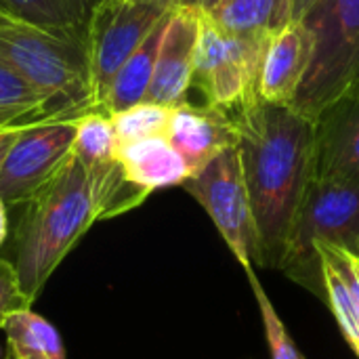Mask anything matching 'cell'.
I'll return each mask as SVG.
<instances>
[{
	"mask_svg": "<svg viewBox=\"0 0 359 359\" xmlns=\"http://www.w3.org/2000/svg\"><path fill=\"white\" fill-rule=\"evenodd\" d=\"M236 111V147L255 225L252 261L280 269L294 215L313 179L316 126L292 107L259 97Z\"/></svg>",
	"mask_w": 359,
	"mask_h": 359,
	"instance_id": "6da1fadb",
	"label": "cell"
},
{
	"mask_svg": "<svg viewBox=\"0 0 359 359\" xmlns=\"http://www.w3.org/2000/svg\"><path fill=\"white\" fill-rule=\"evenodd\" d=\"M149 194L126 179L118 160L88 166L74 154L25 204L13 233V267L34 303L59 263L95 221L118 217Z\"/></svg>",
	"mask_w": 359,
	"mask_h": 359,
	"instance_id": "7a4b0ae2",
	"label": "cell"
},
{
	"mask_svg": "<svg viewBox=\"0 0 359 359\" xmlns=\"http://www.w3.org/2000/svg\"><path fill=\"white\" fill-rule=\"evenodd\" d=\"M0 57L42 97L50 120L95 109L84 34H59L23 21L0 23Z\"/></svg>",
	"mask_w": 359,
	"mask_h": 359,
	"instance_id": "3957f363",
	"label": "cell"
},
{
	"mask_svg": "<svg viewBox=\"0 0 359 359\" xmlns=\"http://www.w3.org/2000/svg\"><path fill=\"white\" fill-rule=\"evenodd\" d=\"M359 255V185L313 177L294 215L280 271L326 303L322 261L316 246Z\"/></svg>",
	"mask_w": 359,
	"mask_h": 359,
	"instance_id": "277c9868",
	"label": "cell"
},
{
	"mask_svg": "<svg viewBox=\"0 0 359 359\" xmlns=\"http://www.w3.org/2000/svg\"><path fill=\"white\" fill-rule=\"evenodd\" d=\"M299 19L313 36V53L292 109L313 122L355 80L359 69V0H313Z\"/></svg>",
	"mask_w": 359,
	"mask_h": 359,
	"instance_id": "5b68a950",
	"label": "cell"
},
{
	"mask_svg": "<svg viewBox=\"0 0 359 359\" xmlns=\"http://www.w3.org/2000/svg\"><path fill=\"white\" fill-rule=\"evenodd\" d=\"M170 8L168 0L93 2L84 27V46L95 109H101V103L126 59L143 44L149 32Z\"/></svg>",
	"mask_w": 359,
	"mask_h": 359,
	"instance_id": "8992f818",
	"label": "cell"
},
{
	"mask_svg": "<svg viewBox=\"0 0 359 359\" xmlns=\"http://www.w3.org/2000/svg\"><path fill=\"white\" fill-rule=\"evenodd\" d=\"M267 40L227 34L200 11L191 86L204 95L206 105L231 111L259 97L257 82Z\"/></svg>",
	"mask_w": 359,
	"mask_h": 359,
	"instance_id": "52a82bcc",
	"label": "cell"
},
{
	"mask_svg": "<svg viewBox=\"0 0 359 359\" xmlns=\"http://www.w3.org/2000/svg\"><path fill=\"white\" fill-rule=\"evenodd\" d=\"M181 187L206 210L244 271L250 269L255 255V225L238 147H227L215 156Z\"/></svg>",
	"mask_w": 359,
	"mask_h": 359,
	"instance_id": "ba28073f",
	"label": "cell"
},
{
	"mask_svg": "<svg viewBox=\"0 0 359 359\" xmlns=\"http://www.w3.org/2000/svg\"><path fill=\"white\" fill-rule=\"evenodd\" d=\"M76 118L46 120L25 126L0 168V200L21 206L38 194L69 160Z\"/></svg>",
	"mask_w": 359,
	"mask_h": 359,
	"instance_id": "9c48e42d",
	"label": "cell"
},
{
	"mask_svg": "<svg viewBox=\"0 0 359 359\" xmlns=\"http://www.w3.org/2000/svg\"><path fill=\"white\" fill-rule=\"evenodd\" d=\"M200 34V11L194 6H172L168 25L158 50L156 69L145 101L177 107L187 103L194 78V55Z\"/></svg>",
	"mask_w": 359,
	"mask_h": 359,
	"instance_id": "30bf717a",
	"label": "cell"
},
{
	"mask_svg": "<svg viewBox=\"0 0 359 359\" xmlns=\"http://www.w3.org/2000/svg\"><path fill=\"white\" fill-rule=\"evenodd\" d=\"M313 177L359 185V93L349 88L320 111Z\"/></svg>",
	"mask_w": 359,
	"mask_h": 359,
	"instance_id": "8fae6325",
	"label": "cell"
},
{
	"mask_svg": "<svg viewBox=\"0 0 359 359\" xmlns=\"http://www.w3.org/2000/svg\"><path fill=\"white\" fill-rule=\"evenodd\" d=\"M313 53V36L301 19L273 34L263 50L257 95L259 99L292 107Z\"/></svg>",
	"mask_w": 359,
	"mask_h": 359,
	"instance_id": "7c38bea8",
	"label": "cell"
},
{
	"mask_svg": "<svg viewBox=\"0 0 359 359\" xmlns=\"http://www.w3.org/2000/svg\"><path fill=\"white\" fill-rule=\"evenodd\" d=\"M166 139L185 160L189 172H198L215 156L238 145L236 118L212 105L183 103L172 107Z\"/></svg>",
	"mask_w": 359,
	"mask_h": 359,
	"instance_id": "4fadbf2b",
	"label": "cell"
},
{
	"mask_svg": "<svg viewBox=\"0 0 359 359\" xmlns=\"http://www.w3.org/2000/svg\"><path fill=\"white\" fill-rule=\"evenodd\" d=\"M128 181L147 194L164 187L183 185L191 172L179 151L166 137H149L133 143H120L116 151Z\"/></svg>",
	"mask_w": 359,
	"mask_h": 359,
	"instance_id": "5bb4252c",
	"label": "cell"
},
{
	"mask_svg": "<svg viewBox=\"0 0 359 359\" xmlns=\"http://www.w3.org/2000/svg\"><path fill=\"white\" fill-rule=\"evenodd\" d=\"M322 261L326 303L330 305L343 337L359 358V282L353 255L328 244L316 246Z\"/></svg>",
	"mask_w": 359,
	"mask_h": 359,
	"instance_id": "9a60e30c",
	"label": "cell"
},
{
	"mask_svg": "<svg viewBox=\"0 0 359 359\" xmlns=\"http://www.w3.org/2000/svg\"><path fill=\"white\" fill-rule=\"evenodd\" d=\"M297 0H219L208 13L227 34L267 40L294 21Z\"/></svg>",
	"mask_w": 359,
	"mask_h": 359,
	"instance_id": "2e32d148",
	"label": "cell"
},
{
	"mask_svg": "<svg viewBox=\"0 0 359 359\" xmlns=\"http://www.w3.org/2000/svg\"><path fill=\"white\" fill-rule=\"evenodd\" d=\"M170 11L158 21V25L143 40V44L126 59V63L116 74V78H114V82H111V86H109L103 103H101V109L107 111L109 116L120 114V111L145 101V95H147L149 84H151L154 69H156L158 50H160L162 38H164L166 25H168Z\"/></svg>",
	"mask_w": 359,
	"mask_h": 359,
	"instance_id": "e0dca14e",
	"label": "cell"
},
{
	"mask_svg": "<svg viewBox=\"0 0 359 359\" xmlns=\"http://www.w3.org/2000/svg\"><path fill=\"white\" fill-rule=\"evenodd\" d=\"M2 330L6 332L8 351L17 359H65L59 332L32 309L13 313Z\"/></svg>",
	"mask_w": 359,
	"mask_h": 359,
	"instance_id": "ac0fdd59",
	"label": "cell"
},
{
	"mask_svg": "<svg viewBox=\"0 0 359 359\" xmlns=\"http://www.w3.org/2000/svg\"><path fill=\"white\" fill-rule=\"evenodd\" d=\"M15 19L59 32V34H84L93 0H2Z\"/></svg>",
	"mask_w": 359,
	"mask_h": 359,
	"instance_id": "d6986e66",
	"label": "cell"
},
{
	"mask_svg": "<svg viewBox=\"0 0 359 359\" xmlns=\"http://www.w3.org/2000/svg\"><path fill=\"white\" fill-rule=\"evenodd\" d=\"M48 111L29 82L0 57V130L46 122Z\"/></svg>",
	"mask_w": 359,
	"mask_h": 359,
	"instance_id": "ffe728a7",
	"label": "cell"
},
{
	"mask_svg": "<svg viewBox=\"0 0 359 359\" xmlns=\"http://www.w3.org/2000/svg\"><path fill=\"white\" fill-rule=\"evenodd\" d=\"M118 139L111 126V116L103 109H90L76 118V137L72 154L88 164H107L116 160Z\"/></svg>",
	"mask_w": 359,
	"mask_h": 359,
	"instance_id": "44dd1931",
	"label": "cell"
},
{
	"mask_svg": "<svg viewBox=\"0 0 359 359\" xmlns=\"http://www.w3.org/2000/svg\"><path fill=\"white\" fill-rule=\"evenodd\" d=\"M172 107L156 105V103H139L120 114L111 116V126L120 143H133L149 137H166L170 124Z\"/></svg>",
	"mask_w": 359,
	"mask_h": 359,
	"instance_id": "7402d4cb",
	"label": "cell"
},
{
	"mask_svg": "<svg viewBox=\"0 0 359 359\" xmlns=\"http://www.w3.org/2000/svg\"><path fill=\"white\" fill-rule=\"evenodd\" d=\"M246 276H248V282L255 290V299L259 303V309H261V320H263V326H265V334H267V345H269V353L271 359H305L303 353L299 351V347L294 345L292 337L288 334L282 318L278 316L276 307L271 305L269 297L265 294L259 278L255 276L252 267L246 269Z\"/></svg>",
	"mask_w": 359,
	"mask_h": 359,
	"instance_id": "603a6c76",
	"label": "cell"
},
{
	"mask_svg": "<svg viewBox=\"0 0 359 359\" xmlns=\"http://www.w3.org/2000/svg\"><path fill=\"white\" fill-rule=\"evenodd\" d=\"M32 305L34 303L21 292L19 278L13 263L0 257V328L13 313L32 309Z\"/></svg>",
	"mask_w": 359,
	"mask_h": 359,
	"instance_id": "cb8c5ba5",
	"label": "cell"
},
{
	"mask_svg": "<svg viewBox=\"0 0 359 359\" xmlns=\"http://www.w3.org/2000/svg\"><path fill=\"white\" fill-rule=\"evenodd\" d=\"M21 130H23V128H2V130H0V168H2V164H4V160H6V156H8L13 143L17 141V137H19Z\"/></svg>",
	"mask_w": 359,
	"mask_h": 359,
	"instance_id": "d4e9b609",
	"label": "cell"
},
{
	"mask_svg": "<svg viewBox=\"0 0 359 359\" xmlns=\"http://www.w3.org/2000/svg\"><path fill=\"white\" fill-rule=\"evenodd\" d=\"M217 4H219V0H185L181 6H194L202 13H210Z\"/></svg>",
	"mask_w": 359,
	"mask_h": 359,
	"instance_id": "484cf974",
	"label": "cell"
},
{
	"mask_svg": "<svg viewBox=\"0 0 359 359\" xmlns=\"http://www.w3.org/2000/svg\"><path fill=\"white\" fill-rule=\"evenodd\" d=\"M6 231H8V221H6V206L2 204L0 200V244L4 242L6 238Z\"/></svg>",
	"mask_w": 359,
	"mask_h": 359,
	"instance_id": "4316f807",
	"label": "cell"
},
{
	"mask_svg": "<svg viewBox=\"0 0 359 359\" xmlns=\"http://www.w3.org/2000/svg\"><path fill=\"white\" fill-rule=\"evenodd\" d=\"M11 21H19V19H15V15L6 8V4L0 0V23H11Z\"/></svg>",
	"mask_w": 359,
	"mask_h": 359,
	"instance_id": "83f0119b",
	"label": "cell"
},
{
	"mask_svg": "<svg viewBox=\"0 0 359 359\" xmlns=\"http://www.w3.org/2000/svg\"><path fill=\"white\" fill-rule=\"evenodd\" d=\"M313 0H297V4H294V19H299L305 11H307V6L311 4Z\"/></svg>",
	"mask_w": 359,
	"mask_h": 359,
	"instance_id": "f1b7e54d",
	"label": "cell"
},
{
	"mask_svg": "<svg viewBox=\"0 0 359 359\" xmlns=\"http://www.w3.org/2000/svg\"><path fill=\"white\" fill-rule=\"evenodd\" d=\"M351 88H353V90H358V93H359V69H358V74H355V80H353Z\"/></svg>",
	"mask_w": 359,
	"mask_h": 359,
	"instance_id": "f546056e",
	"label": "cell"
},
{
	"mask_svg": "<svg viewBox=\"0 0 359 359\" xmlns=\"http://www.w3.org/2000/svg\"><path fill=\"white\" fill-rule=\"evenodd\" d=\"M353 267H355V276H358V282H359V259L358 257H353Z\"/></svg>",
	"mask_w": 359,
	"mask_h": 359,
	"instance_id": "4dcf8cb0",
	"label": "cell"
},
{
	"mask_svg": "<svg viewBox=\"0 0 359 359\" xmlns=\"http://www.w3.org/2000/svg\"><path fill=\"white\" fill-rule=\"evenodd\" d=\"M168 2H170V6H181L185 0H168Z\"/></svg>",
	"mask_w": 359,
	"mask_h": 359,
	"instance_id": "1f68e13d",
	"label": "cell"
},
{
	"mask_svg": "<svg viewBox=\"0 0 359 359\" xmlns=\"http://www.w3.org/2000/svg\"><path fill=\"white\" fill-rule=\"evenodd\" d=\"M4 359H17V358H15V355H13L11 351H6V358H4Z\"/></svg>",
	"mask_w": 359,
	"mask_h": 359,
	"instance_id": "d6a6232c",
	"label": "cell"
},
{
	"mask_svg": "<svg viewBox=\"0 0 359 359\" xmlns=\"http://www.w3.org/2000/svg\"><path fill=\"white\" fill-rule=\"evenodd\" d=\"M358 259H359V255H358Z\"/></svg>",
	"mask_w": 359,
	"mask_h": 359,
	"instance_id": "836d02e7",
	"label": "cell"
}]
</instances>
